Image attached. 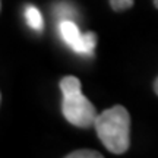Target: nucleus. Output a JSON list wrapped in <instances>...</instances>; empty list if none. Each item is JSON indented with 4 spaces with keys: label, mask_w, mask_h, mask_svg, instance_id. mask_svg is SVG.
Listing matches in <instances>:
<instances>
[{
    "label": "nucleus",
    "mask_w": 158,
    "mask_h": 158,
    "mask_svg": "<svg viewBox=\"0 0 158 158\" xmlns=\"http://www.w3.org/2000/svg\"><path fill=\"white\" fill-rule=\"evenodd\" d=\"M59 29H60V35H62L63 41L75 53H78L81 56H88V57L94 56V50H95V45H97L95 32L89 31V32L82 34L79 31L78 25L73 21H69V19L60 21Z\"/></svg>",
    "instance_id": "obj_3"
},
{
    "label": "nucleus",
    "mask_w": 158,
    "mask_h": 158,
    "mask_svg": "<svg viewBox=\"0 0 158 158\" xmlns=\"http://www.w3.org/2000/svg\"><path fill=\"white\" fill-rule=\"evenodd\" d=\"M135 3V0H110V6L113 7V10L122 12L132 7Z\"/></svg>",
    "instance_id": "obj_7"
},
{
    "label": "nucleus",
    "mask_w": 158,
    "mask_h": 158,
    "mask_svg": "<svg viewBox=\"0 0 158 158\" xmlns=\"http://www.w3.org/2000/svg\"><path fill=\"white\" fill-rule=\"evenodd\" d=\"M97 135L102 145L113 154H124L130 145V116L123 106H114L98 114Z\"/></svg>",
    "instance_id": "obj_1"
},
{
    "label": "nucleus",
    "mask_w": 158,
    "mask_h": 158,
    "mask_svg": "<svg viewBox=\"0 0 158 158\" xmlns=\"http://www.w3.org/2000/svg\"><path fill=\"white\" fill-rule=\"evenodd\" d=\"M154 89H155V94L158 95V78L155 79V82H154Z\"/></svg>",
    "instance_id": "obj_8"
},
{
    "label": "nucleus",
    "mask_w": 158,
    "mask_h": 158,
    "mask_svg": "<svg viewBox=\"0 0 158 158\" xmlns=\"http://www.w3.org/2000/svg\"><path fill=\"white\" fill-rule=\"evenodd\" d=\"M62 113L69 123L82 127V129L94 126L98 117L95 107L82 94V91L63 94Z\"/></svg>",
    "instance_id": "obj_2"
},
{
    "label": "nucleus",
    "mask_w": 158,
    "mask_h": 158,
    "mask_svg": "<svg viewBox=\"0 0 158 158\" xmlns=\"http://www.w3.org/2000/svg\"><path fill=\"white\" fill-rule=\"evenodd\" d=\"M25 18H27V22L31 28L34 29L35 32H41L44 29V19L41 12L32 5H28L25 9Z\"/></svg>",
    "instance_id": "obj_4"
},
{
    "label": "nucleus",
    "mask_w": 158,
    "mask_h": 158,
    "mask_svg": "<svg viewBox=\"0 0 158 158\" xmlns=\"http://www.w3.org/2000/svg\"><path fill=\"white\" fill-rule=\"evenodd\" d=\"M102 155L97 151H92V149H78V151H73V152L68 154V158H101Z\"/></svg>",
    "instance_id": "obj_6"
},
{
    "label": "nucleus",
    "mask_w": 158,
    "mask_h": 158,
    "mask_svg": "<svg viewBox=\"0 0 158 158\" xmlns=\"http://www.w3.org/2000/svg\"><path fill=\"white\" fill-rule=\"evenodd\" d=\"M75 9L73 6H70L69 3H60V5L56 6V13L59 15V16L62 18V21H64V19H69V21H72L69 16H75Z\"/></svg>",
    "instance_id": "obj_5"
},
{
    "label": "nucleus",
    "mask_w": 158,
    "mask_h": 158,
    "mask_svg": "<svg viewBox=\"0 0 158 158\" xmlns=\"http://www.w3.org/2000/svg\"><path fill=\"white\" fill-rule=\"evenodd\" d=\"M154 6H155V7L158 9V0H154Z\"/></svg>",
    "instance_id": "obj_9"
}]
</instances>
